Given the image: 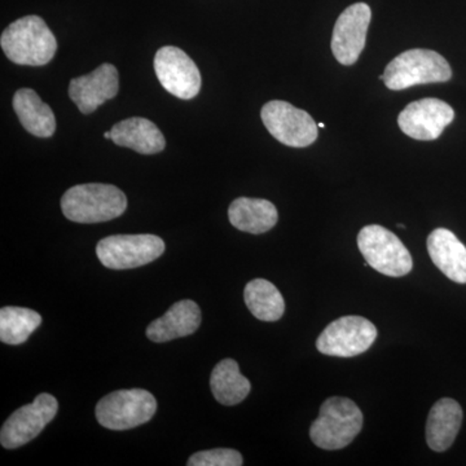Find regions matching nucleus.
<instances>
[{"instance_id":"nucleus-1","label":"nucleus","mask_w":466,"mask_h":466,"mask_svg":"<svg viewBox=\"0 0 466 466\" xmlns=\"http://www.w3.org/2000/svg\"><path fill=\"white\" fill-rule=\"evenodd\" d=\"M0 46L8 60L17 66H47L57 51L54 33L46 21L35 15L12 23L2 33Z\"/></svg>"},{"instance_id":"nucleus-2","label":"nucleus","mask_w":466,"mask_h":466,"mask_svg":"<svg viewBox=\"0 0 466 466\" xmlns=\"http://www.w3.org/2000/svg\"><path fill=\"white\" fill-rule=\"evenodd\" d=\"M127 208V198L112 184L88 183L72 187L61 198V210L76 223H103L121 217Z\"/></svg>"},{"instance_id":"nucleus-3","label":"nucleus","mask_w":466,"mask_h":466,"mask_svg":"<svg viewBox=\"0 0 466 466\" xmlns=\"http://www.w3.org/2000/svg\"><path fill=\"white\" fill-rule=\"evenodd\" d=\"M363 428V413L351 400L332 397L321 404L319 417L309 428V438L319 449L342 450L352 443Z\"/></svg>"},{"instance_id":"nucleus-4","label":"nucleus","mask_w":466,"mask_h":466,"mask_svg":"<svg viewBox=\"0 0 466 466\" xmlns=\"http://www.w3.org/2000/svg\"><path fill=\"white\" fill-rule=\"evenodd\" d=\"M452 70L449 61L438 52L415 48L398 55L389 63L380 79L392 91L406 90L413 86L449 82Z\"/></svg>"},{"instance_id":"nucleus-5","label":"nucleus","mask_w":466,"mask_h":466,"mask_svg":"<svg viewBox=\"0 0 466 466\" xmlns=\"http://www.w3.org/2000/svg\"><path fill=\"white\" fill-rule=\"evenodd\" d=\"M358 247L368 265L380 274L401 278L412 271L413 260L410 250L395 233L385 227H363L358 235Z\"/></svg>"},{"instance_id":"nucleus-6","label":"nucleus","mask_w":466,"mask_h":466,"mask_svg":"<svg viewBox=\"0 0 466 466\" xmlns=\"http://www.w3.org/2000/svg\"><path fill=\"white\" fill-rule=\"evenodd\" d=\"M157 410V400L143 389L118 390L97 403L96 419L109 431H128L146 424Z\"/></svg>"},{"instance_id":"nucleus-7","label":"nucleus","mask_w":466,"mask_h":466,"mask_svg":"<svg viewBox=\"0 0 466 466\" xmlns=\"http://www.w3.org/2000/svg\"><path fill=\"white\" fill-rule=\"evenodd\" d=\"M165 242L156 235H115L99 241L97 258L106 268L128 269L148 265L164 254Z\"/></svg>"},{"instance_id":"nucleus-8","label":"nucleus","mask_w":466,"mask_h":466,"mask_svg":"<svg viewBox=\"0 0 466 466\" xmlns=\"http://www.w3.org/2000/svg\"><path fill=\"white\" fill-rule=\"evenodd\" d=\"M260 116L268 133L284 146L305 148L317 142V122L308 112L287 101H269L263 106Z\"/></svg>"},{"instance_id":"nucleus-9","label":"nucleus","mask_w":466,"mask_h":466,"mask_svg":"<svg viewBox=\"0 0 466 466\" xmlns=\"http://www.w3.org/2000/svg\"><path fill=\"white\" fill-rule=\"evenodd\" d=\"M377 328L366 318L342 317L319 336L317 348L328 357L352 358L366 352L377 339Z\"/></svg>"},{"instance_id":"nucleus-10","label":"nucleus","mask_w":466,"mask_h":466,"mask_svg":"<svg viewBox=\"0 0 466 466\" xmlns=\"http://www.w3.org/2000/svg\"><path fill=\"white\" fill-rule=\"evenodd\" d=\"M57 410L58 403L54 395L47 392L39 394L33 403L18 408L8 417L0 431V443L7 450L18 449L29 443L50 424Z\"/></svg>"},{"instance_id":"nucleus-11","label":"nucleus","mask_w":466,"mask_h":466,"mask_svg":"<svg viewBox=\"0 0 466 466\" xmlns=\"http://www.w3.org/2000/svg\"><path fill=\"white\" fill-rule=\"evenodd\" d=\"M156 76L159 84L175 97L191 100L201 90V73L186 52L174 46H165L156 54Z\"/></svg>"},{"instance_id":"nucleus-12","label":"nucleus","mask_w":466,"mask_h":466,"mask_svg":"<svg viewBox=\"0 0 466 466\" xmlns=\"http://www.w3.org/2000/svg\"><path fill=\"white\" fill-rule=\"evenodd\" d=\"M372 11L366 3H355L342 12L334 25L330 47L342 66H354L366 47Z\"/></svg>"},{"instance_id":"nucleus-13","label":"nucleus","mask_w":466,"mask_h":466,"mask_svg":"<svg viewBox=\"0 0 466 466\" xmlns=\"http://www.w3.org/2000/svg\"><path fill=\"white\" fill-rule=\"evenodd\" d=\"M455 119V110L443 100L421 99L408 104L398 116V125L407 137L421 142L438 139Z\"/></svg>"},{"instance_id":"nucleus-14","label":"nucleus","mask_w":466,"mask_h":466,"mask_svg":"<svg viewBox=\"0 0 466 466\" xmlns=\"http://www.w3.org/2000/svg\"><path fill=\"white\" fill-rule=\"evenodd\" d=\"M118 91V70L112 64H103L90 75L73 78L69 84V97L84 115H91L106 101L115 99Z\"/></svg>"},{"instance_id":"nucleus-15","label":"nucleus","mask_w":466,"mask_h":466,"mask_svg":"<svg viewBox=\"0 0 466 466\" xmlns=\"http://www.w3.org/2000/svg\"><path fill=\"white\" fill-rule=\"evenodd\" d=\"M201 309L191 299L174 303L167 314L156 319L147 328L150 341L164 343L182 337L191 336L201 324Z\"/></svg>"},{"instance_id":"nucleus-16","label":"nucleus","mask_w":466,"mask_h":466,"mask_svg":"<svg viewBox=\"0 0 466 466\" xmlns=\"http://www.w3.org/2000/svg\"><path fill=\"white\" fill-rule=\"evenodd\" d=\"M428 251L434 265L450 280L466 284V247L455 233L437 228L429 235Z\"/></svg>"},{"instance_id":"nucleus-17","label":"nucleus","mask_w":466,"mask_h":466,"mask_svg":"<svg viewBox=\"0 0 466 466\" xmlns=\"http://www.w3.org/2000/svg\"><path fill=\"white\" fill-rule=\"evenodd\" d=\"M112 140L119 147H126L140 155H156L167 147L164 134L149 119L142 116L124 119L113 126Z\"/></svg>"},{"instance_id":"nucleus-18","label":"nucleus","mask_w":466,"mask_h":466,"mask_svg":"<svg viewBox=\"0 0 466 466\" xmlns=\"http://www.w3.org/2000/svg\"><path fill=\"white\" fill-rule=\"evenodd\" d=\"M462 410L451 398L438 400L429 412L426 441L435 452H444L452 446L462 424Z\"/></svg>"},{"instance_id":"nucleus-19","label":"nucleus","mask_w":466,"mask_h":466,"mask_svg":"<svg viewBox=\"0 0 466 466\" xmlns=\"http://www.w3.org/2000/svg\"><path fill=\"white\" fill-rule=\"evenodd\" d=\"M228 218L238 231L260 235L274 228L278 223V208L262 198H236L229 205Z\"/></svg>"},{"instance_id":"nucleus-20","label":"nucleus","mask_w":466,"mask_h":466,"mask_svg":"<svg viewBox=\"0 0 466 466\" xmlns=\"http://www.w3.org/2000/svg\"><path fill=\"white\" fill-rule=\"evenodd\" d=\"M14 109L20 124L34 137H51L56 131V118L50 106L32 88H21L15 94Z\"/></svg>"},{"instance_id":"nucleus-21","label":"nucleus","mask_w":466,"mask_h":466,"mask_svg":"<svg viewBox=\"0 0 466 466\" xmlns=\"http://www.w3.org/2000/svg\"><path fill=\"white\" fill-rule=\"evenodd\" d=\"M210 388L214 398L223 406H236L249 395V380L240 373L238 361L225 359L219 361L210 377Z\"/></svg>"},{"instance_id":"nucleus-22","label":"nucleus","mask_w":466,"mask_h":466,"mask_svg":"<svg viewBox=\"0 0 466 466\" xmlns=\"http://www.w3.org/2000/svg\"><path fill=\"white\" fill-rule=\"evenodd\" d=\"M244 299L251 314L263 321L280 320L285 302L280 290L265 279H254L244 290Z\"/></svg>"},{"instance_id":"nucleus-23","label":"nucleus","mask_w":466,"mask_h":466,"mask_svg":"<svg viewBox=\"0 0 466 466\" xmlns=\"http://www.w3.org/2000/svg\"><path fill=\"white\" fill-rule=\"evenodd\" d=\"M41 324V315L33 309L3 308L0 309V341L12 346L23 345Z\"/></svg>"},{"instance_id":"nucleus-24","label":"nucleus","mask_w":466,"mask_h":466,"mask_svg":"<svg viewBox=\"0 0 466 466\" xmlns=\"http://www.w3.org/2000/svg\"><path fill=\"white\" fill-rule=\"evenodd\" d=\"M244 464L241 453L236 450L217 449L201 451L189 458V466H241Z\"/></svg>"},{"instance_id":"nucleus-25","label":"nucleus","mask_w":466,"mask_h":466,"mask_svg":"<svg viewBox=\"0 0 466 466\" xmlns=\"http://www.w3.org/2000/svg\"><path fill=\"white\" fill-rule=\"evenodd\" d=\"M104 137H106V139H112V133L108 131V133L104 134Z\"/></svg>"},{"instance_id":"nucleus-26","label":"nucleus","mask_w":466,"mask_h":466,"mask_svg":"<svg viewBox=\"0 0 466 466\" xmlns=\"http://www.w3.org/2000/svg\"><path fill=\"white\" fill-rule=\"evenodd\" d=\"M318 126H319V127H320V128H324V127H325V125H324V124H319Z\"/></svg>"}]
</instances>
